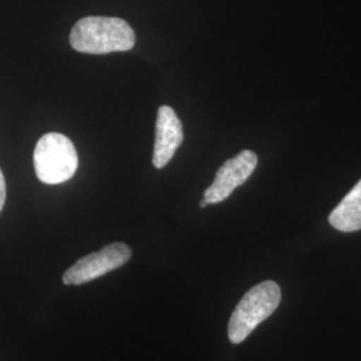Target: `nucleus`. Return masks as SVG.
Masks as SVG:
<instances>
[{
  "mask_svg": "<svg viewBox=\"0 0 361 361\" xmlns=\"http://www.w3.org/2000/svg\"><path fill=\"white\" fill-rule=\"evenodd\" d=\"M70 44L75 51L83 54L130 51L135 44V34L123 19L87 16L73 27Z\"/></svg>",
  "mask_w": 361,
  "mask_h": 361,
  "instance_id": "nucleus-1",
  "label": "nucleus"
},
{
  "mask_svg": "<svg viewBox=\"0 0 361 361\" xmlns=\"http://www.w3.org/2000/svg\"><path fill=\"white\" fill-rule=\"evenodd\" d=\"M281 301V289L274 281H264L253 286L233 310L228 336L233 344H240L259 324L265 322Z\"/></svg>",
  "mask_w": 361,
  "mask_h": 361,
  "instance_id": "nucleus-2",
  "label": "nucleus"
},
{
  "mask_svg": "<svg viewBox=\"0 0 361 361\" xmlns=\"http://www.w3.org/2000/svg\"><path fill=\"white\" fill-rule=\"evenodd\" d=\"M34 168L43 183H63L71 180L77 171V150L63 134H44L35 146Z\"/></svg>",
  "mask_w": 361,
  "mask_h": 361,
  "instance_id": "nucleus-3",
  "label": "nucleus"
},
{
  "mask_svg": "<svg viewBox=\"0 0 361 361\" xmlns=\"http://www.w3.org/2000/svg\"><path fill=\"white\" fill-rule=\"evenodd\" d=\"M131 249L123 243L104 246L99 252L80 258L65 271L62 280L66 285H82L99 279L109 271L123 267L131 258Z\"/></svg>",
  "mask_w": 361,
  "mask_h": 361,
  "instance_id": "nucleus-4",
  "label": "nucleus"
},
{
  "mask_svg": "<svg viewBox=\"0 0 361 361\" xmlns=\"http://www.w3.org/2000/svg\"><path fill=\"white\" fill-rule=\"evenodd\" d=\"M257 166V155L250 150H244L232 159L226 161L216 174V180L204 193V200L209 205L225 201L231 194L253 174Z\"/></svg>",
  "mask_w": 361,
  "mask_h": 361,
  "instance_id": "nucleus-5",
  "label": "nucleus"
},
{
  "mask_svg": "<svg viewBox=\"0 0 361 361\" xmlns=\"http://www.w3.org/2000/svg\"><path fill=\"white\" fill-rule=\"evenodd\" d=\"M183 141V130L180 118L170 106H161L155 123L154 154L153 165L165 168L178 150Z\"/></svg>",
  "mask_w": 361,
  "mask_h": 361,
  "instance_id": "nucleus-6",
  "label": "nucleus"
},
{
  "mask_svg": "<svg viewBox=\"0 0 361 361\" xmlns=\"http://www.w3.org/2000/svg\"><path fill=\"white\" fill-rule=\"evenodd\" d=\"M329 222L340 232L361 231V180L331 213Z\"/></svg>",
  "mask_w": 361,
  "mask_h": 361,
  "instance_id": "nucleus-7",
  "label": "nucleus"
},
{
  "mask_svg": "<svg viewBox=\"0 0 361 361\" xmlns=\"http://www.w3.org/2000/svg\"><path fill=\"white\" fill-rule=\"evenodd\" d=\"M6 195H7V190H6V180H4V176L0 170V212L6 204Z\"/></svg>",
  "mask_w": 361,
  "mask_h": 361,
  "instance_id": "nucleus-8",
  "label": "nucleus"
},
{
  "mask_svg": "<svg viewBox=\"0 0 361 361\" xmlns=\"http://www.w3.org/2000/svg\"><path fill=\"white\" fill-rule=\"evenodd\" d=\"M207 205H209V204H207V201L202 198V201L200 202V207H202V209H204V207H207Z\"/></svg>",
  "mask_w": 361,
  "mask_h": 361,
  "instance_id": "nucleus-9",
  "label": "nucleus"
}]
</instances>
